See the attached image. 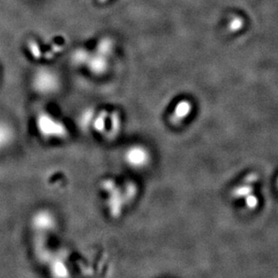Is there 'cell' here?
I'll use <instances>...</instances> for the list:
<instances>
[{
	"label": "cell",
	"mask_w": 278,
	"mask_h": 278,
	"mask_svg": "<svg viewBox=\"0 0 278 278\" xmlns=\"http://www.w3.org/2000/svg\"><path fill=\"white\" fill-rule=\"evenodd\" d=\"M245 201H246V206L248 210H255L258 205V200L254 194L248 196V198L245 199Z\"/></svg>",
	"instance_id": "cell-7"
},
{
	"label": "cell",
	"mask_w": 278,
	"mask_h": 278,
	"mask_svg": "<svg viewBox=\"0 0 278 278\" xmlns=\"http://www.w3.org/2000/svg\"><path fill=\"white\" fill-rule=\"evenodd\" d=\"M190 110H191L190 104L187 101H181V103L176 107L174 117H175V119H177V118L181 119L183 117H185L187 114L190 113Z\"/></svg>",
	"instance_id": "cell-5"
},
{
	"label": "cell",
	"mask_w": 278,
	"mask_h": 278,
	"mask_svg": "<svg viewBox=\"0 0 278 278\" xmlns=\"http://www.w3.org/2000/svg\"><path fill=\"white\" fill-rule=\"evenodd\" d=\"M38 126H39L40 132L44 135H52L60 136L65 132V129L62 125L60 123L53 121L52 118H50L45 115L40 116Z\"/></svg>",
	"instance_id": "cell-3"
},
{
	"label": "cell",
	"mask_w": 278,
	"mask_h": 278,
	"mask_svg": "<svg viewBox=\"0 0 278 278\" xmlns=\"http://www.w3.org/2000/svg\"><path fill=\"white\" fill-rule=\"evenodd\" d=\"M100 3H105V2H107V0H98Z\"/></svg>",
	"instance_id": "cell-8"
},
{
	"label": "cell",
	"mask_w": 278,
	"mask_h": 278,
	"mask_svg": "<svg viewBox=\"0 0 278 278\" xmlns=\"http://www.w3.org/2000/svg\"><path fill=\"white\" fill-rule=\"evenodd\" d=\"M11 132L9 131L8 126L0 125V145H4L8 143L9 139L10 138Z\"/></svg>",
	"instance_id": "cell-6"
},
{
	"label": "cell",
	"mask_w": 278,
	"mask_h": 278,
	"mask_svg": "<svg viewBox=\"0 0 278 278\" xmlns=\"http://www.w3.org/2000/svg\"><path fill=\"white\" fill-rule=\"evenodd\" d=\"M34 85L38 92L48 94L55 92L59 86L58 76L48 69L40 70L36 73Z\"/></svg>",
	"instance_id": "cell-1"
},
{
	"label": "cell",
	"mask_w": 278,
	"mask_h": 278,
	"mask_svg": "<svg viewBox=\"0 0 278 278\" xmlns=\"http://www.w3.org/2000/svg\"><path fill=\"white\" fill-rule=\"evenodd\" d=\"M126 161L134 168H141L148 164L150 155L143 147H133L126 151L125 155Z\"/></svg>",
	"instance_id": "cell-2"
},
{
	"label": "cell",
	"mask_w": 278,
	"mask_h": 278,
	"mask_svg": "<svg viewBox=\"0 0 278 278\" xmlns=\"http://www.w3.org/2000/svg\"><path fill=\"white\" fill-rule=\"evenodd\" d=\"M256 175H254V174L249 175L241 185H239L235 188L234 191L232 192L233 197L246 199V198H248V196L252 195V183L256 181Z\"/></svg>",
	"instance_id": "cell-4"
}]
</instances>
